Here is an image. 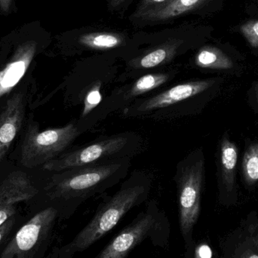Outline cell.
Returning a JSON list of instances; mask_svg holds the SVG:
<instances>
[{
	"label": "cell",
	"instance_id": "24",
	"mask_svg": "<svg viewBox=\"0 0 258 258\" xmlns=\"http://www.w3.org/2000/svg\"><path fill=\"white\" fill-rule=\"evenodd\" d=\"M16 213L15 205H6L0 206V227Z\"/></svg>",
	"mask_w": 258,
	"mask_h": 258
},
{
	"label": "cell",
	"instance_id": "26",
	"mask_svg": "<svg viewBox=\"0 0 258 258\" xmlns=\"http://www.w3.org/2000/svg\"><path fill=\"white\" fill-rule=\"evenodd\" d=\"M14 0H0V12L3 15H8L12 11Z\"/></svg>",
	"mask_w": 258,
	"mask_h": 258
},
{
	"label": "cell",
	"instance_id": "13",
	"mask_svg": "<svg viewBox=\"0 0 258 258\" xmlns=\"http://www.w3.org/2000/svg\"><path fill=\"white\" fill-rule=\"evenodd\" d=\"M26 98L18 92L11 97L0 115V162L9 151L25 116Z\"/></svg>",
	"mask_w": 258,
	"mask_h": 258
},
{
	"label": "cell",
	"instance_id": "15",
	"mask_svg": "<svg viewBox=\"0 0 258 258\" xmlns=\"http://www.w3.org/2000/svg\"><path fill=\"white\" fill-rule=\"evenodd\" d=\"M177 74V70L167 72L153 73L141 76L125 89L122 95L124 101L136 99L141 95L162 87L172 80Z\"/></svg>",
	"mask_w": 258,
	"mask_h": 258
},
{
	"label": "cell",
	"instance_id": "10",
	"mask_svg": "<svg viewBox=\"0 0 258 258\" xmlns=\"http://www.w3.org/2000/svg\"><path fill=\"white\" fill-rule=\"evenodd\" d=\"M215 83L216 80L209 79L179 83L160 93L134 101L132 105L124 109V115L130 117L144 116L158 110L169 108L206 92Z\"/></svg>",
	"mask_w": 258,
	"mask_h": 258
},
{
	"label": "cell",
	"instance_id": "1",
	"mask_svg": "<svg viewBox=\"0 0 258 258\" xmlns=\"http://www.w3.org/2000/svg\"><path fill=\"white\" fill-rule=\"evenodd\" d=\"M127 157L76 167L54 174L45 189L51 201L60 203L59 216L70 217L86 200L105 192L128 174Z\"/></svg>",
	"mask_w": 258,
	"mask_h": 258
},
{
	"label": "cell",
	"instance_id": "18",
	"mask_svg": "<svg viewBox=\"0 0 258 258\" xmlns=\"http://www.w3.org/2000/svg\"><path fill=\"white\" fill-rule=\"evenodd\" d=\"M173 0H141L137 5L133 13L129 16V21L135 27L146 17L166 7Z\"/></svg>",
	"mask_w": 258,
	"mask_h": 258
},
{
	"label": "cell",
	"instance_id": "16",
	"mask_svg": "<svg viewBox=\"0 0 258 258\" xmlns=\"http://www.w3.org/2000/svg\"><path fill=\"white\" fill-rule=\"evenodd\" d=\"M196 66L205 69L228 70L234 66L231 57L219 47L205 45L200 47L194 57Z\"/></svg>",
	"mask_w": 258,
	"mask_h": 258
},
{
	"label": "cell",
	"instance_id": "19",
	"mask_svg": "<svg viewBox=\"0 0 258 258\" xmlns=\"http://www.w3.org/2000/svg\"><path fill=\"white\" fill-rule=\"evenodd\" d=\"M244 177L248 184L258 181V143L251 145L244 155Z\"/></svg>",
	"mask_w": 258,
	"mask_h": 258
},
{
	"label": "cell",
	"instance_id": "7",
	"mask_svg": "<svg viewBox=\"0 0 258 258\" xmlns=\"http://www.w3.org/2000/svg\"><path fill=\"white\" fill-rule=\"evenodd\" d=\"M76 123L39 132L36 124L29 125L21 149V162L24 167L33 168L58 157L80 135Z\"/></svg>",
	"mask_w": 258,
	"mask_h": 258
},
{
	"label": "cell",
	"instance_id": "23",
	"mask_svg": "<svg viewBox=\"0 0 258 258\" xmlns=\"http://www.w3.org/2000/svg\"><path fill=\"white\" fill-rule=\"evenodd\" d=\"M133 0H107V10L119 17L124 16Z\"/></svg>",
	"mask_w": 258,
	"mask_h": 258
},
{
	"label": "cell",
	"instance_id": "2",
	"mask_svg": "<svg viewBox=\"0 0 258 258\" xmlns=\"http://www.w3.org/2000/svg\"><path fill=\"white\" fill-rule=\"evenodd\" d=\"M153 177L149 173L134 171L111 197L98 206L89 222L75 237L60 248L58 258H74L110 233L132 209L147 201Z\"/></svg>",
	"mask_w": 258,
	"mask_h": 258
},
{
	"label": "cell",
	"instance_id": "6",
	"mask_svg": "<svg viewBox=\"0 0 258 258\" xmlns=\"http://www.w3.org/2000/svg\"><path fill=\"white\" fill-rule=\"evenodd\" d=\"M141 136L134 132L103 137L49 161L43 165V169L60 172L96 162L132 158L141 148Z\"/></svg>",
	"mask_w": 258,
	"mask_h": 258
},
{
	"label": "cell",
	"instance_id": "20",
	"mask_svg": "<svg viewBox=\"0 0 258 258\" xmlns=\"http://www.w3.org/2000/svg\"><path fill=\"white\" fill-rule=\"evenodd\" d=\"M101 88H102V82L98 81L88 89L83 100V110L80 119H84L86 116H89L101 104L102 101Z\"/></svg>",
	"mask_w": 258,
	"mask_h": 258
},
{
	"label": "cell",
	"instance_id": "22",
	"mask_svg": "<svg viewBox=\"0 0 258 258\" xmlns=\"http://www.w3.org/2000/svg\"><path fill=\"white\" fill-rule=\"evenodd\" d=\"M186 248V258H212L213 253L212 248L206 243L194 245V241Z\"/></svg>",
	"mask_w": 258,
	"mask_h": 258
},
{
	"label": "cell",
	"instance_id": "27",
	"mask_svg": "<svg viewBox=\"0 0 258 258\" xmlns=\"http://www.w3.org/2000/svg\"><path fill=\"white\" fill-rule=\"evenodd\" d=\"M257 9H258V0H251V3L248 6V13L250 14Z\"/></svg>",
	"mask_w": 258,
	"mask_h": 258
},
{
	"label": "cell",
	"instance_id": "17",
	"mask_svg": "<svg viewBox=\"0 0 258 258\" xmlns=\"http://www.w3.org/2000/svg\"><path fill=\"white\" fill-rule=\"evenodd\" d=\"M238 152L236 145L224 138L221 146V166L222 180L228 190H232L235 183Z\"/></svg>",
	"mask_w": 258,
	"mask_h": 258
},
{
	"label": "cell",
	"instance_id": "3",
	"mask_svg": "<svg viewBox=\"0 0 258 258\" xmlns=\"http://www.w3.org/2000/svg\"><path fill=\"white\" fill-rule=\"evenodd\" d=\"M213 31L211 26L185 24L156 33H137L138 44L148 45L129 57L128 69L140 71L165 66L187 50L204 43Z\"/></svg>",
	"mask_w": 258,
	"mask_h": 258
},
{
	"label": "cell",
	"instance_id": "14",
	"mask_svg": "<svg viewBox=\"0 0 258 258\" xmlns=\"http://www.w3.org/2000/svg\"><path fill=\"white\" fill-rule=\"evenodd\" d=\"M39 189L24 171L10 173L0 185V206L15 205L36 197Z\"/></svg>",
	"mask_w": 258,
	"mask_h": 258
},
{
	"label": "cell",
	"instance_id": "8",
	"mask_svg": "<svg viewBox=\"0 0 258 258\" xmlns=\"http://www.w3.org/2000/svg\"><path fill=\"white\" fill-rule=\"evenodd\" d=\"M58 212L53 206L38 212L9 242L0 258H33L51 235Z\"/></svg>",
	"mask_w": 258,
	"mask_h": 258
},
{
	"label": "cell",
	"instance_id": "5",
	"mask_svg": "<svg viewBox=\"0 0 258 258\" xmlns=\"http://www.w3.org/2000/svg\"><path fill=\"white\" fill-rule=\"evenodd\" d=\"M204 173L202 154L189 155L176 166L174 180L177 188L179 227L185 247L192 242V231L200 217Z\"/></svg>",
	"mask_w": 258,
	"mask_h": 258
},
{
	"label": "cell",
	"instance_id": "29",
	"mask_svg": "<svg viewBox=\"0 0 258 258\" xmlns=\"http://www.w3.org/2000/svg\"><path fill=\"white\" fill-rule=\"evenodd\" d=\"M250 15H254V16H258V9H256V10L253 11L252 12L250 13Z\"/></svg>",
	"mask_w": 258,
	"mask_h": 258
},
{
	"label": "cell",
	"instance_id": "30",
	"mask_svg": "<svg viewBox=\"0 0 258 258\" xmlns=\"http://www.w3.org/2000/svg\"><path fill=\"white\" fill-rule=\"evenodd\" d=\"M256 244H257L258 247V239H257V240H256Z\"/></svg>",
	"mask_w": 258,
	"mask_h": 258
},
{
	"label": "cell",
	"instance_id": "28",
	"mask_svg": "<svg viewBox=\"0 0 258 258\" xmlns=\"http://www.w3.org/2000/svg\"><path fill=\"white\" fill-rule=\"evenodd\" d=\"M241 258H258L257 254H251V253H245Z\"/></svg>",
	"mask_w": 258,
	"mask_h": 258
},
{
	"label": "cell",
	"instance_id": "4",
	"mask_svg": "<svg viewBox=\"0 0 258 258\" xmlns=\"http://www.w3.org/2000/svg\"><path fill=\"white\" fill-rule=\"evenodd\" d=\"M171 232V224L165 211L156 200H150L145 209L120 230L95 258H127L147 240L154 247L166 249Z\"/></svg>",
	"mask_w": 258,
	"mask_h": 258
},
{
	"label": "cell",
	"instance_id": "12",
	"mask_svg": "<svg viewBox=\"0 0 258 258\" xmlns=\"http://www.w3.org/2000/svg\"><path fill=\"white\" fill-rule=\"evenodd\" d=\"M37 48V41L30 38L17 44L10 58L0 71V98L18 85L34 58Z\"/></svg>",
	"mask_w": 258,
	"mask_h": 258
},
{
	"label": "cell",
	"instance_id": "11",
	"mask_svg": "<svg viewBox=\"0 0 258 258\" xmlns=\"http://www.w3.org/2000/svg\"><path fill=\"white\" fill-rule=\"evenodd\" d=\"M226 0H173L166 7L146 17L136 28L168 24L187 15L209 16L219 12Z\"/></svg>",
	"mask_w": 258,
	"mask_h": 258
},
{
	"label": "cell",
	"instance_id": "9",
	"mask_svg": "<svg viewBox=\"0 0 258 258\" xmlns=\"http://www.w3.org/2000/svg\"><path fill=\"white\" fill-rule=\"evenodd\" d=\"M68 38L70 48L78 51H98L108 54H133L138 48L137 34L131 36L122 31L110 30H77L71 32Z\"/></svg>",
	"mask_w": 258,
	"mask_h": 258
},
{
	"label": "cell",
	"instance_id": "21",
	"mask_svg": "<svg viewBox=\"0 0 258 258\" xmlns=\"http://www.w3.org/2000/svg\"><path fill=\"white\" fill-rule=\"evenodd\" d=\"M236 31L242 35L251 48L258 49V18L242 23L238 26Z\"/></svg>",
	"mask_w": 258,
	"mask_h": 258
},
{
	"label": "cell",
	"instance_id": "25",
	"mask_svg": "<svg viewBox=\"0 0 258 258\" xmlns=\"http://www.w3.org/2000/svg\"><path fill=\"white\" fill-rule=\"evenodd\" d=\"M15 224V218H11L9 221H6L3 226L0 227V242L4 239L5 236L10 232Z\"/></svg>",
	"mask_w": 258,
	"mask_h": 258
}]
</instances>
